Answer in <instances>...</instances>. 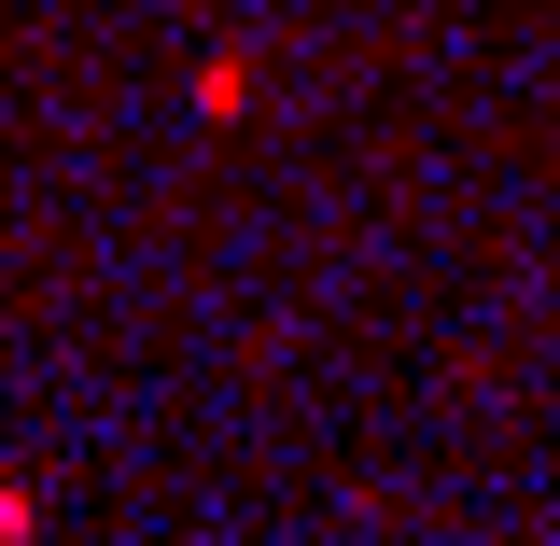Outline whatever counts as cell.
<instances>
[{"mask_svg":"<svg viewBox=\"0 0 560 546\" xmlns=\"http://www.w3.org/2000/svg\"><path fill=\"white\" fill-rule=\"evenodd\" d=\"M183 98H197V127H238V113H253V57H210Z\"/></svg>","mask_w":560,"mask_h":546,"instance_id":"cell-1","label":"cell"},{"mask_svg":"<svg viewBox=\"0 0 560 546\" xmlns=\"http://www.w3.org/2000/svg\"><path fill=\"white\" fill-rule=\"evenodd\" d=\"M0 546H43V490L28 477H0Z\"/></svg>","mask_w":560,"mask_h":546,"instance_id":"cell-2","label":"cell"}]
</instances>
